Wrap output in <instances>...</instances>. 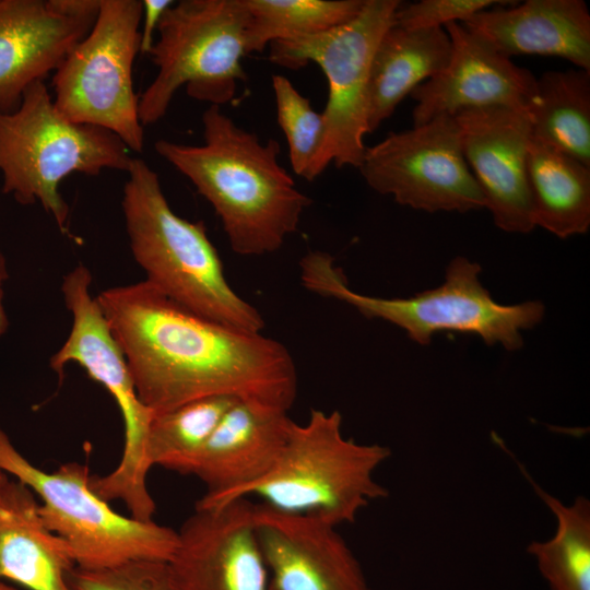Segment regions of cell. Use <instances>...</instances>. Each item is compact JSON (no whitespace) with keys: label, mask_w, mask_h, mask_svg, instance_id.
Here are the masks:
<instances>
[{"label":"cell","mask_w":590,"mask_h":590,"mask_svg":"<svg viewBox=\"0 0 590 590\" xmlns=\"http://www.w3.org/2000/svg\"><path fill=\"white\" fill-rule=\"evenodd\" d=\"M96 299L121 349L141 402L154 414L227 396L288 411L295 362L284 344L203 317L145 280Z\"/></svg>","instance_id":"6da1fadb"},{"label":"cell","mask_w":590,"mask_h":590,"mask_svg":"<svg viewBox=\"0 0 590 590\" xmlns=\"http://www.w3.org/2000/svg\"><path fill=\"white\" fill-rule=\"evenodd\" d=\"M202 125V144L161 139L155 151L209 201L234 252L261 256L279 250L311 203L279 163L280 144L260 141L216 105L203 113Z\"/></svg>","instance_id":"7a4b0ae2"},{"label":"cell","mask_w":590,"mask_h":590,"mask_svg":"<svg viewBox=\"0 0 590 590\" xmlns=\"http://www.w3.org/2000/svg\"><path fill=\"white\" fill-rule=\"evenodd\" d=\"M121 201L131 252L145 281L184 307L220 323L260 333L264 319L227 282L203 222L170 208L155 170L132 158Z\"/></svg>","instance_id":"3957f363"},{"label":"cell","mask_w":590,"mask_h":590,"mask_svg":"<svg viewBox=\"0 0 590 590\" xmlns=\"http://www.w3.org/2000/svg\"><path fill=\"white\" fill-rule=\"evenodd\" d=\"M299 266L308 291L342 300L366 318L390 322L421 345L429 344L436 333L452 331L516 351L523 345L522 331L539 324L545 314L541 302L504 305L494 300L480 280V264L465 257L449 262L439 286L404 298L354 292L334 259L323 251H309Z\"/></svg>","instance_id":"277c9868"},{"label":"cell","mask_w":590,"mask_h":590,"mask_svg":"<svg viewBox=\"0 0 590 590\" xmlns=\"http://www.w3.org/2000/svg\"><path fill=\"white\" fill-rule=\"evenodd\" d=\"M132 158L111 131L66 118L45 81L30 85L14 111L0 114L3 192L21 204L39 202L63 234L69 206L59 192L60 182L73 173L127 172Z\"/></svg>","instance_id":"5b68a950"},{"label":"cell","mask_w":590,"mask_h":590,"mask_svg":"<svg viewBox=\"0 0 590 590\" xmlns=\"http://www.w3.org/2000/svg\"><path fill=\"white\" fill-rule=\"evenodd\" d=\"M390 455L388 447L344 437L339 411L311 409L305 424L293 422L272 470L236 498L258 496L282 511L318 517L335 527L352 523L371 500L388 496L374 473Z\"/></svg>","instance_id":"8992f818"},{"label":"cell","mask_w":590,"mask_h":590,"mask_svg":"<svg viewBox=\"0 0 590 590\" xmlns=\"http://www.w3.org/2000/svg\"><path fill=\"white\" fill-rule=\"evenodd\" d=\"M0 469L36 495L46 527L66 543L75 567L168 562L174 554L177 531L115 511L92 489L86 464L71 461L46 472L27 460L0 428Z\"/></svg>","instance_id":"52a82bcc"},{"label":"cell","mask_w":590,"mask_h":590,"mask_svg":"<svg viewBox=\"0 0 590 590\" xmlns=\"http://www.w3.org/2000/svg\"><path fill=\"white\" fill-rule=\"evenodd\" d=\"M248 15L243 0H181L162 16L149 52L156 76L139 97L144 126L161 120L176 92L210 105L231 103L246 79Z\"/></svg>","instance_id":"ba28073f"},{"label":"cell","mask_w":590,"mask_h":590,"mask_svg":"<svg viewBox=\"0 0 590 590\" xmlns=\"http://www.w3.org/2000/svg\"><path fill=\"white\" fill-rule=\"evenodd\" d=\"M90 270L79 264L62 280L61 292L72 315L68 339L51 356L50 368L61 378L64 367L78 363L113 397L123 420V448L118 465L103 476L91 475L92 489L107 502L121 500L130 516L153 520L155 502L148 489V435L154 413L138 397L126 358L115 340L96 296Z\"/></svg>","instance_id":"9c48e42d"},{"label":"cell","mask_w":590,"mask_h":590,"mask_svg":"<svg viewBox=\"0 0 590 590\" xmlns=\"http://www.w3.org/2000/svg\"><path fill=\"white\" fill-rule=\"evenodd\" d=\"M399 0H365L345 24L315 35L272 42L269 59L287 69L316 63L328 81L322 111L324 139L312 169V180L333 163L358 168L368 131L369 76L375 50L394 24Z\"/></svg>","instance_id":"30bf717a"},{"label":"cell","mask_w":590,"mask_h":590,"mask_svg":"<svg viewBox=\"0 0 590 590\" xmlns=\"http://www.w3.org/2000/svg\"><path fill=\"white\" fill-rule=\"evenodd\" d=\"M141 20V0H101L90 32L52 76L54 104L66 118L109 130L137 153L144 148L132 80Z\"/></svg>","instance_id":"8fae6325"},{"label":"cell","mask_w":590,"mask_h":590,"mask_svg":"<svg viewBox=\"0 0 590 590\" xmlns=\"http://www.w3.org/2000/svg\"><path fill=\"white\" fill-rule=\"evenodd\" d=\"M358 169L371 189L415 210L464 213L486 208L452 115L391 132L366 146Z\"/></svg>","instance_id":"7c38bea8"},{"label":"cell","mask_w":590,"mask_h":590,"mask_svg":"<svg viewBox=\"0 0 590 590\" xmlns=\"http://www.w3.org/2000/svg\"><path fill=\"white\" fill-rule=\"evenodd\" d=\"M253 505L240 497L196 506L177 531V545L167 562L177 590H270Z\"/></svg>","instance_id":"4fadbf2b"},{"label":"cell","mask_w":590,"mask_h":590,"mask_svg":"<svg viewBox=\"0 0 590 590\" xmlns=\"http://www.w3.org/2000/svg\"><path fill=\"white\" fill-rule=\"evenodd\" d=\"M101 0H0V114L55 72L90 32Z\"/></svg>","instance_id":"5bb4252c"},{"label":"cell","mask_w":590,"mask_h":590,"mask_svg":"<svg viewBox=\"0 0 590 590\" xmlns=\"http://www.w3.org/2000/svg\"><path fill=\"white\" fill-rule=\"evenodd\" d=\"M452 116L463 156L495 225L507 233H530L535 226L527 174L529 117L500 106L462 109Z\"/></svg>","instance_id":"9a60e30c"},{"label":"cell","mask_w":590,"mask_h":590,"mask_svg":"<svg viewBox=\"0 0 590 590\" xmlns=\"http://www.w3.org/2000/svg\"><path fill=\"white\" fill-rule=\"evenodd\" d=\"M270 590H370L356 556L321 518L253 505Z\"/></svg>","instance_id":"2e32d148"},{"label":"cell","mask_w":590,"mask_h":590,"mask_svg":"<svg viewBox=\"0 0 590 590\" xmlns=\"http://www.w3.org/2000/svg\"><path fill=\"white\" fill-rule=\"evenodd\" d=\"M451 40L448 64L411 93L413 126L468 108L500 106L528 116L536 78L498 54L458 22L444 27Z\"/></svg>","instance_id":"e0dca14e"},{"label":"cell","mask_w":590,"mask_h":590,"mask_svg":"<svg viewBox=\"0 0 590 590\" xmlns=\"http://www.w3.org/2000/svg\"><path fill=\"white\" fill-rule=\"evenodd\" d=\"M293 421L287 411L236 400L203 447L191 475L206 487L198 507L229 502L267 475L279 460Z\"/></svg>","instance_id":"ac0fdd59"},{"label":"cell","mask_w":590,"mask_h":590,"mask_svg":"<svg viewBox=\"0 0 590 590\" xmlns=\"http://www.w3.org/2000/svg\"><path fill=\"white\" fill-rule=\"evenodd\" d=\"M461 24L509 59L519 55L558 57L590 71V13L582 0L497 5Z\"/></svg>","instance_id":"d6986e66"},{"label":"cell","mask_w":590,"mask_h":590,"mask_svg":"<svg viewBox=\"0 0 590 590\" xmlns=\"http://www.w3.org/2000/svg\"><path fill=\"white\" fill-rule=\"evenodd\" d=\"M73 567L68 546L46 527L31 488L9 475L0 481V581L28 590H69Z\"/></svg>","instance_id":"ffe728a7"},{"label":"cell","mask_w":590,"mask_h":590,"mask_svg":"<svg viewBox=\"0 0 590 590\" xmlns=\"http://www.w3.org/2000/svg\"><path fill=\"white\" fill-rule=\"evenodd\" d=\"M451 55L444 27H389L375 50L369 76L368 131H375L417 85L438 74Z\"/></svg>","instance_id":"44dd1931"},{"label":"cell","mask_w":590,"mask_h":590,"mask_svg":"<svg viewBox=\"0 0 590 590\" xmlns=\"http://www.w3.org/2000/svg\"><path fill=\"white\" fill-rule=\"evenodd\" d=\"M534 226L558 238L590 227V166L531 138L527 160Z\"/></svg>","instance_id":"7402d4cb"},{"label":"cell","mask_w":590,"mask_h":590,"mask_svg":"<svg viewBox=\"0 0 590 590\" xmlns=\"http://www.w3.org/2000/svg\"><path fill=\"white\" fill-rule=\"evenodd\" d=\"M532 138L590 166V71H547L528 114Z\"/></svg>","instance_id":"603a6c76"},{"label":"cell","mask_w":590,"mask_h":590,"mask_svg":"<svg viewBox=\"0 0 590 590\" xmlns=\"http://www.w3.org/2000/svg\"><path fill=\"white\" fill-rule=\"evenodd\" d=\"M521 472L556 518V531L546 541H532V555L550 590H590V502L578 496L565 505L545 492L517 461Z\"/></svg>","instance_id":"cb8c5ba5"},{"label":"cell","mask_w":590,"mask_h":590,"mask_svg":"<svg viewBox=\"0 0 590 590\" xmlns=\"http://www.w3.org/2000/svg\"><path fill=\"white\" fill-rule=\"evenodd\" d=\"M236 400L227 396L205 397L154 414L148 435L151 467L192 474L203 447Z\"/></svg>","instance_id":"d4e9b609"},{"label":"cell","mask_w":590,"mask_h":590,"mask_svg":"<svg viewBox=\"0 0 590 590\" xmlns=\"http://www.w3.org/2000/svg\"><path fill=\"white\" fill-rule=\"evenodd\" d=\"M248 15V51L272 42L315 35L347 23L365 0H243Z\"/></svg>","instance_id":"484cf974"},{"label":"cell","mask_w":590,"mask_h":590,"mask_svg":"<svg viewBox=\"0 0 590 590\" xmlns=\"http://www.w3.org/2000/svg\"><path fill=\"white\" fill-rule=\"evenodd\" d=\"M272 88L276 119L288 144L292 169L299 177L312 181V169L324 139L322 113L316 111L309 98L284 75H272Z\"/></svg>","instance_id":"4316f807"},{"label":"cell","mask_w":590,"mask_h":590,"mask_svg":"<svg viewBox=\"0 0 590 590\" xmlns=\"http://www.w3.org/2000/svg\"><path fill=\"white\" fill-rule=\"evenodd\" d=\"M69 590H177L167 562L131 560L102 569L73 567Z\"/></svg>","instance_id":"83f0119b"},{"label":"cell","mask_w":590,"mask_h":590,"mask_svg":"<svg viewBox=\"0 0 590 590\" xmlns=\"http://www.w3.org/2000/svg\"><path fill=\"white\" fill-rule=\"evenodd\" d=\"M517 2L506 0H422L400 5L394 25L404 28L445 27L457 21L465 22L480 11Z\"/></svg>","instance_id":"f1b7e54d"},{"label":"cell","mask_w":590,"mask_h":590,"mask_svg":"<svg viewBox=\"0 0 590 590\" xmlns=\"http://www.w3.org/2000/svg\"><path fill=\"white\" fill-rule=\"evenodd\" d=\"M172 0H142L143 28L140 31V52L149 55L154 45V34Z\"/></svg>","instance_id":"f546056e"},{"label":"cell","mask_w":590,"mask_h":590,"mask_svg":"<svg viewBox=\"0 0 590 590\" xmlns=\"http://www.w3.org/2000/svg\"><path fill=\"white\" fill-rule=\"evenodd\" d=\"M2 283L3 282L0 281V335L7 331L8 324H9L7 314L2 305V297H3Z\"/></svg>","instance_id":"4dcf8cb0"},{"label":"cell","mask_w":590,"mask_h":590,"mask_svg":"<svg viewBox=\"0 0 590 590\" xmlns=\"http://www.w3.org/2000/svg\"><path fill=\"white\" fill-rule=\"evenodd\" d=\"M8 278L7 264L3 255L0 251V281H4Z\"/></svg>","instance_id":"1f68e13d"},{"label":"cell","mask_w":590,"mask_h":590,"mask_svg":"<svg viewBox=\"0 0 590 590\" xmlns=\"http://www.w3.org/2000/svg\"><path fill=\"white\" fill-rule=\"evenodd\" d=\"M0 590H19V589L5 583L4 581H0Z\"/></svg>","instance_id":"d6a6232c"},{"label":"cell","mask_w":590,"mask_h":590,"mask_svg":"<svg viewBox=\"0 0 590 590\" xmlns=\"http://www.w3.org/2000/svg\"><path fill=\"white\" fill-rule=\"evenodd\" d=\"M7 476L8 474L0 469V481H2Z\"/></svg>","instance_id":"836d02e7"}]
</instances>
